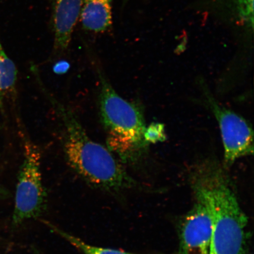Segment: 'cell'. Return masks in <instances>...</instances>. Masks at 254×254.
<instances>
[{
  "instance_id": "obj_1",
  "label": "cell",
  "mask_w": 254,
  "mask_h": 254,
  "mask_svg": "<svg viewBox=\"0 0 254 254\" xmlns=\"http://www.w3.org/2000/svg\"><path fill=\"white\" fill-rule=\"evenodd\" d=\"M227 168L212 157L193 165L189 173L195 199L207 208L212 222L209 254H244L247 218L241 208Z\"/></svg>"
},
{
  "instance_id": "obj_2",
  "label": "cell",
  "mask_w": 254,
  "mask_h": 254,
  "mask_svg": "<svg viewBox=\"0 0 254 254\" xmlns=\"http://www.w3.org/2000/svg\"><path fill=\"white\" fill-rule=\"evenodd\" d=\"M42 90L61 120L63 151L71 169L90 186L113 195L137 187L113 152L88 135L71 109Z\"/></svg>"
},
{
  "instance_id": "obj_3",
  "label": "cell",
  "mask_w": 254,
  "mask_h": 254,
  "mask_svg": "<svg viewBox=\"0 0 254 254\" xmlns=\"http://www.w3.org/2000/svg\"><path fill=\"white\" fill-rule=\"evenodd\" d=\"M97 72L98 110L107 147L121 163L136 164L144 157L149 146L144 138L146 126L142 109L121 97L100 68Z\"/></svg>"
},
{
  "instance_id": "obj_4",
  "label": "cell",
  "mask_w": 254,
  "mask_h": 254,
  "mask_svg": "<svg viewBox=\"0 0 254 254\" xmlns=\"http://www.w3.org/2000/svg\"><path fill=\"white\" fill-rule=\"evenodd\" d=\"M24 136V158L19 171L12 215V224L15 226L40 217L47 205L41 171V152L34 142Z\"/></svg>"
},
{
  "instance_id": "obj_5",
  "label": "cell",
  "mask_w": 254,
  "mask_h": 254,
  "mask_svg": "<svg viewBox=\"0 0 254 254\" xmlns=\"http://www.w3.org/2000/svg\"><path fill=\"white\" fill-rule=\"evenodd\" d=\"M208 107L221 130L224 155L223 166L228 168L238 159L254 154L253 130L242 116L222 106L206 88H203Z\"/></svg>"
},
{
  "instance_id": "obj_6",
  "label": "cell",
  "mask_w": 254,
  "mask_h": 254,
  "mask_svg": "<svg viewBox=\"0 0 254 254\" xmlns=\"http://www.w3.org/2000/svg\"><path fill=\"white\" fill-rule=\"evenodd\" d=\"M179 254H209L212 222L207 208L195 199L180 226Z\"/></svg>"
},
{
  "instance_id": "obj_7",
  "label": "cell",
  "mask_w": 254,
  "mask_h": 254,
  "mask_svg": "<svg viewBox=\"0 0 254 254\" xmlns=\"http://www.w3.org/2000/svg\"><path fill=\"white\" fill-rule=\"evenodd\" d=\"M82 0H53L54 50L57 54L68 49L80 16Z\"/></svg>"
},
{
  "instance_id": "obj_8",
  "label": "cell",
  "mask_w": 254,
  "mask_h": 254,
  "mask_svg": "<svg viewBox=\"0 0 254 254\" xmlns=\"http://www.w3.org/2000/svg\"><path fill=\"white\" fill-rule=\"evenodd\" d=\"M112 0H82L80 16L84 29L103 33L112 25Z\"/></svg>"
},
{
  "instance_id": "obj_9",
  "label": "cell",
  "mask_w": 254,
  "mask_h": 254,
  "mask_svg": "<svg viewBox=\"0 0 254 254\" xmlns=\"http://www.w3.org/2000/svg\"><path fill=\"white\" fill-rule=\"evenodd\" d=\"M17 70L14 63L6 55L0 43V107L15 90Z\"/></svg>"
},
{
  "instance_id": "obj_10",
  "label": "cell",
  "mask_w": 254,
  "mask_h": 254,
  "mask_svg": "<svg viewBox=\"0 0 254 254\" xmlns=\"http://www.w3.org/2000/svg\"><path fill=\"white\" fill-rule=\"evenodd\" d=\"M50 230L59 235L68 242L79 251L82 254H135L125 251L96 247L90 245L79 238L73 236L72 235L64 231L56 225L47 221H42Z\"/></svg>"
},
{
  "instance_id": "obj_11",
  "label": "cell",
  "mask_w": 254,
  "mask_h": 254,
  "mask_svg": "<svg viewBox=\"0 0 254 254\" xmlns=\"http://www.w3.org/2000/svg\"><path fill=\"white\" fill-rule=\"evenodd\" d=\"M144 138L148 144L163 142L166 139L165 127L160 123H152L146 127Z\"/></svg>"
},
{
  "instance_id": "obj_12",
  "label": "cell",
  "mask_w": 254,
  "mask_h": 254,
  "mask_svg": "<svg viewBox=\"0 0 254 254\" xmlns=\"http://www.w3.org/2000/svg\"><path fill=\"white\" fill-rule=\"evenodd\" d=\"M240 14L253 26L254 0H238Z\"/></svg>"
},
{
  "instance_id": "obj_13",
  "label": "cell",
  "mask_w": 254,
  "mask_h": 254,
  "mask_svg": "<svg viewBox=\"0 0 254 254\" xmlns=\"http://www.w3.org/2000/svg\"><path fill=\"white\" fill-rule=\"evenodd\" d=\"M69 67V66L67 63L62 62L57 64L54 67V71L57 74H63L67 71Z\"/></svg>"
}]
</instances>
